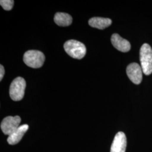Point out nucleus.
<instances>
[{
  "label": "nucleus",
  "mask_w": 152,
  "mask_h": 152,
  "mask_svg": "<svg viewBox=\"0 0 152 152\" xmlns=\"http://www.w3.org/2000/svg\"><path fill=\"white\" fill-rule=\"evenodd\" d=\"M88 24L92 27L104 29L111 25L112 20L109 18L94 17L89 20Z\"/></svg>",
  "instance_id": "nucleus-10"
},
{
  "label": "nucleus",
  "mask_w": 152,
  "mask_h": 152,
  "mask_svg": "<svg viewBox=\"0 0 152 152\" xmlns=\"http://www.w3.org/2000/svg\"><path fill=\"white\" fill-rule=\"evenodd\" d=\"M45 56L38 50H29L25 53L23 57L24 63L33 68H38L44 64Z\"/></svg>",
  "instance_id": "nucleus-3"
},
{
  "label": "nucleus",
  "mask_w": 152,
  "mask_h": 152,
  "mask_svg": "<svg viewBox=\"0 0 152 152\" xmlns=\"http://www.w3.org/2000/svg\"><path fill=\"white\" fill-rule=\"evenodd\" d=\"M5 75V69L2 65L0 66V81H2L4 76Z\"/></svg>",
  "instance_id": "nucleus-13"
},
{
  "label": "nucleus",
  "mask_w": 152,
  "mask_h": 152,
  "mask_svg": "<svg viewBox=\"0 0 152 152\" xmlns=\"http://www.w3.org/2000/svg\"><path fill=\"white\" fill-rule=\"evenodd\" d=\"M26 82L25 80L20 77H17L11 82L10 87V96L14 101H20L24 97Z\"/></svg>",
  "instance_id": "nucleus-4"
},
{
  "label": "nucleus",
  "mask_w": 152,
  "mask_h": 152,
  "mask_svg": "<svg viewBox=\"0 0 152 152\" xmlns=\"http://www.w3.org/2000/svg\"><path fill=\"white\" fill-rule=\"evenodd\" d=\"M65 52L75 59H81L86 55V48L85 45L78 41L71 39L64 45Z\"/></svg>",
  "instance_id": "nucleus-1"
},
{
  "label": "nucleus",
  "mask_w": 152,
  "mask_h": 152,
  "mask_svg": "<svg viewBox=\"0 0 152 152\" xmlns=\"http://www.w3.org/2000/svg\"><path fill=\"white\" fill-rule=\"evenodd\" d=\"M140 60L143 73L149 75L152 73V49L149 45L144 44L140 50Z\"/></svg>",
  "instance_id": "nucleus-2"
},
{
  "label": "nucleus",
  "mask_w": 152,
  "mask_h": 152,
  "mask_svg": "<svg viewBox=\"0 0 152 152\" xmlns=\"http://www.w3.org/2000/svg\"><path fill=\"white\" fill-rule=\"evenodd\" d=\"M21 118L19 116H8L2 120L1 124V130L5 135H10L20 126Z\"/></svg>",
  "instance_id": "nucleus-5"
},
{
  "label": "nucleus",
  "mask_w": 152,
  "mask_h": 152,
  "mask_svg": "<svg viewBox=\"0 0 152 152\" xmlns=\"http://www.w3.org/2000/svg\"><path fill=\"white\" fill-rule=\"evenodd\" d=\"M14 1L13 0H1L0 5L6 11H10L13 7Z\"/></svg>",
  "instance_id": "nucleus-12"
},
{
  "label": "nucleus",
  "mask_w": 152,
  "mask_h": 152,
  "mask_svg": "<svg viewBox=\"0 0 152 152\" xmlns=\"http://www.w3.org/2000/svg\"><path fill=\"white\" fill-rule=\"evenodd\" d=\"M54 22L59 26H69L72 23V18L67 13L57 12L55 15Z\"/></svg>",
  "instance_id": "nucleus-11"
},
{
  "label": "nucleus",
  "mask_w": 152,
  "mask_h": 152,
  "mask_svg": "<svg viewBox=\"0 0 152 152\" xmlns=\"http://www.w3.org/2000/svg\"><path fill=\"white\" fill-rule=\"evenodd\" d=\"M29 129V126L27 124L20 125L19 128L15 131L7 138V142L10 145L18 144L22 140V137Z\"/></svg>",
  "instance_id": "nucleus-9"
},
{
  "label": "nucleus",
  "mask_w": 152,
  "mask_h": 152,
  "mask_svg": "<svg viewBox=\"0 0 152 152\" xmlns=\"http://www.w3.org/2000/svg\"><path fill=\"white\" fill-rule=\"evenodd\" d=\"M111 42L114 48L121 52L126 53L130 50V43L117 33H114L112 36Z\"/></svg>",
  "instance_id": "nucleus-8"
},
{
  "label": "nucleus",
  "mask_w": 152,
  "mask_h": 152,
  "mask_svg": "<svg viewBox=\"0 0 152 152\" xmlns=\"http://www.w3.org/2000/svg\"><path fill=\"white\" fill-rule=\"evenodd\" d=\"M127 139L123 132H118L114 137L110 148V152H125Z\"/></svg>",
  "instance_id": "nucleus-7"
},
{
  "label": "nucleus",
  "mask_w": 152,
  "mask_h": 152,
  "mask_svg": "<svg viewBox=\"0 0 152 152\" xmlns=\"http://www.w3.org/2000/svg\"><path fill=\"white\" fill-rule=\"evenodd\" d=\"M126 73L129 79L134 83L139 85L142 79V70L140 65L137 63H133L127 66Z\"/></svg>",
  "instance_id": "nucleus-6"
}]
</instances>
